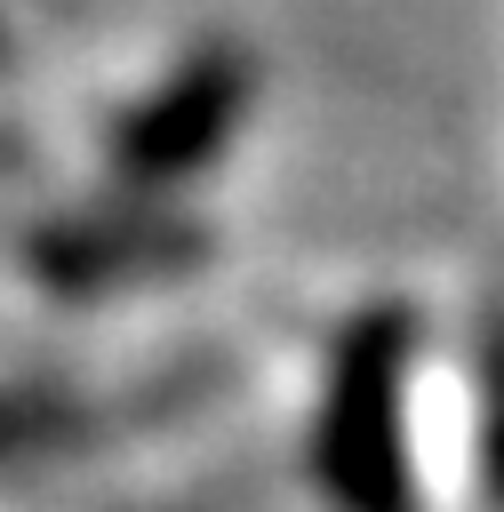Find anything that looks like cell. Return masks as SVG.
I'll return each instance as SVG.
<instances>
[{
	"mask_svg": "<svg viewBox=\"0 0 504 512\" xmlns=\"http://www.w3.org/2000/svg\"><path fill=\"white\" fill-rule=\"evenodd\" d=\"M400 368H408L400 312H368L336 344L312 456L344 512H400Z\"/></svg>",
	"mask_w": 504,
	"mask_h": 512,
	"instance_id": "cell-1",
	"label": "cell"
},
{
	"mask_svg": "<svg viewBox=\"0 0 504 512\" xmlns=\"http://www.w3.org/2000/svg\"><path fill=\"white\" fill-rule=\"evenodd\" d=\"M240 120H248V64H240L232 48H208V56H192L160 96H144V104L120 120V136H112L120 176H128V184H176V176L208 168Z\"/></svg>",
	"mask_w": 504,
	"mask_h": 512,
	"instance_id": "cell-2",
	"label": "cell"
},
{
	"mask_svg": "<svg viewBox=\"0 0 504 512\" xmlns=\"http://www.w3.org/2000/svg\"><path fill=\"white\" fill-rule=\"evenodd\" d=\"M200 240L176 232V224H136V232H56L40 240V272H56L64 288H96L104 272H128V264H168V256H192Z\"/></svg>",
	"mask_w": 504,
	"mask_h": 512,
	"instance_id": "cell-3",
	"label": "cell"
},
{
	"mask_svg": "<svg viewBox=\"0 0 504 512\" xmlns=\"http://www.w3.org/2000/svg\"><path fill=\"white\" fill-rule=\"evenodd\" d=\"M488 480H496V496H504V384H496V400H488Z\"/></svg>",
	"mask_w": 504,
	"mask_h": 512,
	"instance_id": "cell-4",
	"label": "cell"
},
{
	"mask_svg": "<svg viewBox=\"0 0 504 512\" xmlns=\"http://www.w3.org/2000/svg\"><path fill=\"white\" fill-rule=\"evenodd\" d=\"M0 56H8V40H0Z\"/></svg>",
	"mask_w": 504,
	"mask_h": 512,
	"instance_id": "cell-5",
	"label": "cell"
}]
</instances>
